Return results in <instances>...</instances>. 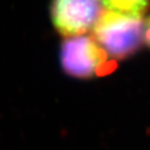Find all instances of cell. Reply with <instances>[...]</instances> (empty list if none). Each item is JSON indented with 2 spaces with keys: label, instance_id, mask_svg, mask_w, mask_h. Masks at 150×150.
Listing matches in <instances>:
<instances>
[{
  "label": "cell",
  "instance_id": "1",
  "mask_svg": "<svg viewBox=\"0 0 150 150\" xmlns=\"http://www.w3.org/2000/svg\"><path fill=\"white\" fill-rule=\"evenodd\" d=\"M144 35L141 19L104 11L94 25V35L114 59H124L140 47Z\"/></svg>",
  "mask_w": 150,
  "mask_h": 150
},
{
  "label": "cell",
  "instance_id": "2",
  "mask_svg": "<svg viewBox=\"0 0 150 150\" xmlns=\"http://www.w3.org/2000/svg\"><path fill=\"white\" fill-rule=\"evenodd\" d=\"M63 68L71 76L89 78L110 73L116 69L114 61L102 47L89 37L70 38L62 45Z\"/></svg>",
  "mask_w": 150,
  "mask_h": 150
},
{
  "label": "cell",
  "instance_id": "3",
  "mask_svg": "<svg viewBox=\"0 0 150 150\" xmlns=\"http://www.w3.org/2000/svg\"><path fill=\"white\" fill-rule=\"evenodd\" d=\"M100 15V0H53L51 4L54 27L68 38L87 33Z\"/></svg>",
  "mask_w": 150,
  "mask_h": 150
},
{
  "label": "cell",
  "instance_id": "4",
  "mask_svg": "<svg viewBox=\"0 0 150 150\" xmlns=\"http://www.w3.org/2000/svg\"><path fill=\"white\" fill-rule=\"evenodd\" d=\"M110 11L130 18L141 19L149 6L150 0H102Z\"/></svg>",
  "mask_w": 150,
  "mask_h": 150
},
{
  "label": "cell",
  "instance_id": "5",
  "mask_svg": "<svg viewBox=\"0 0 150 150\" xmlns=\"http://www.w3.org/2000/svg\"><path fill=\"white\" fill-rule=\"evenodd\" d=\"M144 33H145L146 41H147L148 45L150 46V17L147 19L145 25H144Z\"/></svg>",
  "mask_w": 150,
  "mask_h": 150
}]
</instances>
